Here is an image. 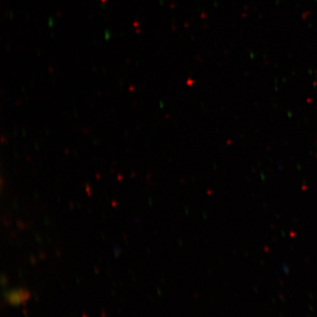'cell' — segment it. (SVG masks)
<instances>
[{
	"label": "cell",
	"instance_id": "cell-1",
	"mask_svg": "<svg viewBox=\"0 0 317 317\" xmlns=\"http://www.w3.org/2000/svg\"><path fill=\"white\" fill-rule=\"evenodd\" d=\"M31 298L30 292L26 288H15L7 291L5 293L6 301L12 306H20L29 301Z\"/></svg>",
	"mask_w": 317,
	"mask_h": 317
}]
</instances>
